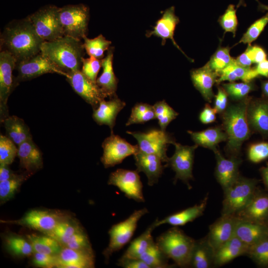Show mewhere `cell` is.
<instances>
[{
    "label": "cell",
    "mask_w": 268,
    "mask_h": 268,
    "mask_svg": "<svg viewBox=\"0 0 268 268\" xmlns=\"http://www.w3.org/2000/svg\"><path fill=\"white\" fill-rule=\"evenodd\" d=\"M27 17L8 23L0 34V51L9 53L16 63L41 52L44 42Z\"/></svg>",
    "instance_id": "1"
},
{
    "label": "cell",
    "mask_w": 268,
    "mask_h": 268,
    "mask_svg": "<svg viewBox=\"0 0 268 268\" xmlns=\"http://www.w3.org/2000/svg\"><path fill=\"white\" fill-rule=\"evenodd\" d=\"M84 51L81 40L67 36L45 41L41 49L43 55L67 74L81 70Z\"/></svg>",
    "instance_id": "2"
},
{
    "label": "cell",
    "mask_w": 268,
    "mask_h": 268,
    "mask_svg": "<svg viewBox=\"0 0 268 268\" xmlns=\"http://www.w3.org/2000/svg\"><path fill=\"white\" fill-rule=\"evenodd\" d=\"M249 102V99L246 98L242 102L230 105L223 115V126L227 135V148L234 156L250 135L247 115Z\"/></svg>",
    "instance_id": "3"
},
{
    "label": "cell",
    "mask_w": 268,
    "mask_h": 268,
    "mask_svg": "<svg viewBox=\"0 0 268 268\" xmlns=\"http://www.w3.org/2000/svg\"><path fill=\"white\" fill-rule=\"evenodd\" d=\"M196 240L187 235L177 226L168 229L156 240L161 252L175 265L181 268L190 267Z\"/></svg>",
    "instance_id": "4"
},
{
    "label": "cell",
    "mask_w": 268,
    "mask_h": 268,
    "mask_svg": "<svg viewBox=\"0 0 268 268\" xmlns=\"http://www.w3.org/2000/svg\"><path fill=\"white\" fill-rule=\"evenodd\" d=\"M258 181L239 176L224 191L221 215H235L250 202L257 191Z\"/></svg>",
    "instance_id": "5"
},
{
    "label": "cell",
    "mask_w": 268,
    "mask_h": 268,
    "mask_svg": "<svg viewBox=\"0 0 268 268\" xmlns=\"http://www.w3.org/2000/svg\"><path fill=\"white\" fill-rule=\"evenodd\" d=\"M59 9L55 5H46L27 16L44 42L53 41L64 36Z\"/></svg>",
    "instance_id": "6"
},
{
    "label": "cell",
    "mask_w": 268,
    "mask_h": 268,
    "mask_svg": "<svg viewBox=\"0 0 268 268\" xmlns=\"http://www.w3.org/2000/svg\"><path fill=\"white\" fill-rule=\"evenodd\" d=\"M64 36L82 40L86 36L90 17L88 6L83 3L59 7Z\"/></svg>",
    "instance_id": "7"
},
{
    "label": "cell",
    "mask_w": 268,
    "mask_h": 268,
    "mask_svg": "<svg viewBox=\"0 0 268 268\" xmlns=\"http://www.w3.org/2000/svg\"><path fill=\"white\" fill-rule=\"evenodd\" d=\"M137 141L139 152L155 154L163 162H168L166 151L168 145L175 142L174 138L166 131L152 129L145 132L127 131Z\"/></svg>",
    "instance_id": "8"
},
{
    "label": "cell",
    "mask_w": 268,
    "mask_h": 268,
    "mask_svg": "<svg viewBox=\"0 0 268 268\" xmlns=\"http://www.w3.org/2000/svg\"><path fill=\"white\" fill-rule=\"evenodd\" d=\"M148 213L146 208L134 210L125 220L114 225L109 231L110 241L103 255L108 259L113 253L119 251L131 240L139 219Z\"/></svg>",
    "instance_id": "9"
},
{
    "label": "cell",
    "mask_w": 268,
    "mask_h": 268,
    "mask_svg": "<svg viewBox=\"0 0 268 268\" xmlns=\"http://www.w3.org/2000/svg\"><path fill=\"white\" fill-rule=\"evenodd\" d=\"M17 76L15 82L17 85L20 82L31 80L48 73H56L66 77L68 74L56 66L41 52L27 59L16 63L15 68Z\"/></svg>",
    "instance_id": "10"
},
{
    "label": "cell",
    "mask_w": 268,
    "mask_h": 268,
    "mask_svg": "<svg viewBox=\"0 0 268 268\" xmlns=\"http://www.w3.org/2000/svg\"><path fill=\"white\" fill-rule=\"evenodd\" d=\"M16 60L9 53H0V122L9 116L7 100L10 94L17 86L12 71L15 68Z\"/></svg>",
    "instance_id": "11"
},
{
    "label": "cell",
    "mask_w": 268,
    "mask_h": 268,
    "mask_svg": "<svg viewBox=\"0 0 268 268\" xmlns=\"http://www.w3.org/2000/svg\"><path fill=\"white\" fill-rule=\"evenodd\" d=\"M103 154L101 161L105 168L113 167L122 162L127 157L138 152V145H133L118 135L111 133L102 144Z\"/></svg>",
    "instance_id": "12"
},
{
    "label": "cell",
    "mask_w": 268,
    "mask_h": 268,
    "mask_svg": "<svg viewBox=\"0 0 268 268\" xmlns=\"http://www.w3.org/2000/svg\"><path fill=\"white\" fill-rule=\"evenodd\" d=\"M173 144L175 146L174 154L169 158L165 166H170L175 172L174 183L180 180L190 188L189 181L193 179L194 153L198 145H183L176 142Z\"/></svg>",
    "instance_id": "13"
},
{
    "label": "cell",
    "mask_w": 268,
    "mask_h": 268,
    "mask_svg": "<svg viewBox=\"0 0 268 268\" xmlns=\"http://www.w3.org/2000/svg\"><path fill=\"white\" fill-rule=\"evenodd\" d=\"M138 172L118 169L111 173L108 184L117 187L125 196L139 202L145 201Z\"/></svg>",
    "instance_id": "14"
},
{
    "label": "cell",
    "mask_w": 268,
    "mask_h": 268,
    "mask_svg": "<svg viewBox=\"0 0 268 268\" xmlns=\"http://www.w3.org/2000/svg\"><path fill=\"white\" fill-rule=\"evenodd\" d=\"M66 79L73 90L93 110L102 100L108 97L97 83L85 76L81 70L68 73Z\"/></svg>",
    "instance_id": "15"
},
{
    "label": "cell",
    "mask_w": 268,
    "mask_h": 268,
    "mask_svg": "<svg viewBox=\"0 0 268 268\" xmlns=\"http://www.w3.org/2000/svg\"><path fill=\"white\" fill-rule=\"evenodd\" d=\"M66 219L62 213L55 211L32 210L21 219L10 221L36 230L45 234L52 230L62 221Z\"/></svg>",
    "instance_id": "16"
},
{
    "label": "cell",
    "mask_w": 268,
    "mask_h": 268,
    "mask_svg": "<svg viewBox=\"0 0 268 268\" xmlns=\"http://www.w3.org/2000/svg\"><path fill=\"white\" fill-rule=\"evenodd\" d=\"M238 220L235 215H221L209 226L206 237L214 252L235 235Z\"/></svg>",
    "instance_id": "17"
},
{
    "label": "cell",
    "mask_w": 268,
    "mask_h": 268,
    "mask_svg": "<svg viewBox=\"0 0 268 268\" xmlns=\"http://www.w3.org/2000/svg\"><path fill=\"white\" fill-rule=\"evenodd\" d=\"M213 152L216 160L215 175L224 191L232 185L240 176L239 167L241 160L236 156L226 159L217 148Z\"/></svg>",
    "instance_id": "18"
},
{
    "label": "cell",
    "mask_w": 268,
    "mask_h": 268,
    "mask_svg": "<svg viewBox=\"0 0 268 268\" xmlns=\"http://www.w3.org/2000/svg\"><path fill=\"white\" fill-rule=\"evenodd\" d=\"M235 216L240 219L268 225V193L257 190L248 204Z\"/></svg>",
    "instance_id": "19"
},
{
    "label": "cell",
    "mask_w": 268,
    "mask_h": 268,
    "mask_svg": "<svg viewBox=\"0 0 268 268\" xmlns=\"http://www.w3.org/2000/svg\"><path fill=\"white\" fill-rule=\"evenodd\" d=\"M57 268H91L94 267L92 250H76L65 246L57 255Z\"/></svg>",
    "instance_id": "20"
},
{
    "label": "cell",
    "mask_w": 268,
    "mask_h": 268,
    "mask_svg": "<svg viewBox=\"0 0 268 268\" xmlns=\"http://www.w3.org/2000/svg\"><path fill=\"white\" fill-rule=\"evenodd\" d=\"M136 170L143 172L148 180L147 184L152 186L158 183L165 165L160 158L155 154L144 153L138 151L134 155Z\"/></svg>",
    "instance_id": "21"
},
{
    "label": "cell",
    "mask_w": 268,
    "mask_h": 268,
    "mask_svg": "<svg viewBox=\"0 0 268 268\" xmlns=\"http://www.w3.org/2000/svg\"><path fill=\"white\" fill-rule=\"evenodd\" d=\"M125 106V102L117 95L111 98L108 101L104 99L93 110V119L99 125L108 126L111 133H113V129L115 125L116 117Z\"/></svg>",
    "instance_id": "22"
},
{
    "label": "cell",
    "mask_w": 268,
    "mask_h": 268,
    "mask_svg": "<svg viewBox=\"0 0 268 268\" xmlns=\"http://www.w3.org/2000/svg\"><path fill=\"white\" fill-rule=\"evenodd\" d=\"M17 156L21 167L31 175L43 167L42 154L39 148L29 138L18 145Z\"/></svg>",
    "instance_id": "23"
},
{
    "label": "cell",
    "mask_w": 268,
    "mask_h": 268,
    "mask_svg": "<svg viewBox=\"0 0 268 268\" xmlns=\"http://www.w3.org/2000/svg\"><path fill=\"white\" fill-rule=\"evenodd\" d=\"M179 22V19L175 14V7L172 6L164 11L162 17L156 21L153 30L148 33L147 35L148 37L154 35L159 37L162 39V43H164L167 39H171L174 46L191 60L179 47L174 38L175 29Z\"/></svg>",
    "instance_id": "24"
},
{
    "label": "cell",
    "mask_w": 268,
    "mask_h": 268,
    "mask_svg": "<svg viewBox=\"0 0 268 268\" xmlns=\"http://www.w3.org/2000/svg\"><path fill=\"white\" fill-rule=\"evenodd\" d=\"M218 77V73L207 64L191 71V78L194 86L208 102L211 101L214 96L212 87L217 82Z\"/></svg>",
    "instance_id": "25"
},
{
    "label": "cell",
    "mask_w": 268,
    "mask_h": 268,
    "mask_svg": "<svg viewBox=\"0 0 268 268\" xmlns=\"http://www.w3.org/2000/svg\"><path fill=\"white\" fill-rule=\"evenodd\" d=\"M235 236L250 247L268 237V225L238 218Z\"/></svg>",
    "instance_id": "26"
},
{
    "label": "cell",
    "mask_w": 268,
    "mask_h": 268,
    "mask_svg": "<svg viewBox=\"0 0 268 268\" xmlns=\"http://www.w3.org/2000/svg\"><path fill=\"white\" fill-rule=\"evenodd\" d=\"M247 115L249 124L253 128L268 135V100L259 99L249 102Z\"/></svg>",
    "instance_id": "27"
},
{
    "label": "cell",
    "mask_w": 268,
    "mask_h": 268,
    "mask_svg": "<svg viewBox=\"0 0 268 268\" xmlns=\"http://www.w3.org/2000/svg\"><path fill=\"white\" fill-rule=\"evenodd\" d=\"M249 248L248 245L235 235L215 251L214 266L220 267L238 257L247 255Z\"/></svg>",
    "instance_id": "28"
},
{
    "label": "cell",
    "mask_w": 268,
    "mask_h": 268,
    "mask_svg": "<svg viewBox=\"0 0 268 268\" xmlns=\"http://www.w3.org/2000/svg\"><path fill=\"white\" fill-rule=\"evenodd\" d=\"M207 200L208 195L199 204L170 215L162 220L156 219L157 227L163 224H169L173 226H182L194 221L203 214L207 205Z\"/></svg>",
    "instance_id": "29"
},
{
    "label": "cell",
    "mask_w": 268,
    "mask_h": 268,
    "mask_svg": "<svg viewBox=\"0 0 268 268\" xmlns=\"http://www.w3.org/2000/svg\"><path fill=\"white\" fill-rule=\"evenodd\" d=\"M113 50L110 49L106 57L102 59L103 72L96 80L97 84L107 96L110 98L116 96V91L118 82L113 70Z\"/></svg>",
    "instance_id": "30"
},
{
    "label": "cell",
    "mask_w": 268,
    "mask_h": 268,
    "mask_svg": "<svg viewBox=\"0 0 268 268\" xmlns=\"http://www.w3.org/2000/svg\"><path fill=\"white\" fill-rule=\"evenodd\" d=\"M214 250L206 237L196 240L192 253L190 267L210 268L214 266Z\"/></svg>",
    "instance_id": "31"
},
{
    "label": "cell",
    "mask_w": 268,
    "mask_h": 268,
    "mask_svg": "<svg viewBox=\"0 0 268 268\" xmlns=\"http://www.w3.org/2000/svg\"><path fill=\"white\" fill-rule=\"evenodd\" d=\"M188 133L196 144L213 151L218 143L227 140V134L219 127L210 128L200 132L188 131Z\"/></svg>",
    "instance_id": "32"
},
{
    "label": "cell",
    "mask_w": 268,
    "mask_h": 268,
    "mask_svg": "<svg viewBox=\"0 0 268 268\" xmlns=\"http://www.w3.org/2000/svg\"><path fill=\"white\" fill-rule=\"evenodd\" d=\"M2 123L6 136L15 144L18 145L32 138L29 127L21 118L16 116H9Z\"/></svg>",
    "instance_id": "33"
},
{
    "label": "cell",
    "mask_w": 268,
    "mask_h": 268,
    "mask_svg": "<svg viewBox=\"0 0 268 268\" xmlns=\"http://www.w3.org/2000/svg\"><path fill=\"white\" fill-rule=\"evenodd\" d=\"M217 73V83L224 81L234 82L237 80L249 82L259 76L255 67L241 66L236 63L235 60L234 63Z\"/></svg>",
    "instance_id": "34"
},
{
    "label": "cell",
    "mask_w": 268,
    "mask_h": 268,
    "mask_svg": "<svg viewBox=\"0 0 268 268\" xmlns=\"http://www.w3.org/2000/svg\"><path fill=\"white\" fill-rule=\"evenodd\" d=\"M157 227L156 220L138 237L133 241L122 258L139 259L154 241L152 232Z\"/></svg>",
    "instance_id": "35"
},
{
    "label": "cell",
    "mask_w": 268,
    "mask_h": 268,
    "mask_svg": "<svg viewBox=\"0 0 268 268\" xmlns=\"http://www.w3.org/2000/svg\"><path fill=\"white\" fill-rule=\"evenodd\" d=\"M27 239L31 244L34 252L57 255L63 248L58 241L48 235H28Z\"/></svg>",
    "instance_id": "36"
},
{
    "label": "cell",
    "mask_w": 268,
    "mask_h": 268,
    "mask_svg": "<svg viewBox=\"0 0 268 268\" xmlns=\"http://www.w3.org/2000/svg\"><path fill=\"white\" fill-rule=\"evenodd\" d=\"M149 268H169L173 265L168 263V260L157 246L155 242L140 257Z\"/></svg>",
    "instance_id": "37"
},
{
    "label": "cell",
    "mask_w": 268,
    "mask_h": 268,
    "mask_svg": "<svg viewBox=\"0 0 268 268\" xmlns=\"http://www.w3.org/2000/svg\"><path fill=\"white\" fill-rule=\"evenodd\" d=\"M83 40V47L88 55L99 60L104 58L105 51L109 50L111 44V42L107 40L102 34L93 39H89L85 36Z\"/></svg>",
    "instance_id": "38"
},
{
    "label": "cell",
    "mask_w": 268,
    "mask_h": 268,
    "mask_svg": "<svg viewBox=\"0 0 268 268\" xmlns=\"http://www.w3.org/2000/svg\"><path fill=\"white\" fill-rule=\"evenodd\" d=\"M81 229L77 225L66 219L59 222L51 231L46 234L65 246L71 236Z\"/></svg>",
    "instance_id": "39"
},
{
    "label": "cell",
    "mask_w": 268,
    "mask_h": 268,
    "mask_svg": "<svg viewBox=\"0 0 268 268\" xmlns=\"http://www.w3.org/2000/svg\"><path fill=\"white\" fill-rule=\"evenodd\" d=\"M30 176L25 174H17L16 176L7 180L0 182V201L2 203L13 197L23 182Z\"/></svg>",
    "instance_id": "40"
},
{
    "label": "cell",
    "mask_w": 268,
    "mask_h": 268,
    "mask_svg": "<svg viewBox=\"0 0 268 268\" xmlns=\"http://www.w3.org/2000/svg\"><path fill=\"white\" fill-rule=\"evenodd\" d=\"M155 118L153 106L146 103H139L133 107L131 116L126 126H128L134 124H143Z\"/></svg>",
    "instance_id": "41"
},
{
    "label": "cell",
    "mask_w": 268,
    "mask_h": 268,
    "mask_svg": "<svg viewBox=\"0 0 268 268\" xmlns=\"http://www.w3.org/2000/svg\"><path fill=\"white\" fill-rule=\"evenodd\" d=\"M5 242L8 250L15 256L27 257L34 253L32 246L28 239L12 235L6 238Z\"/></svg>",
    "instance_id": "42"
},
{
    "label": "cell",
    "mask_w": 268,
    "mask_h": 268,
    "mask_svg": "<svg viewBox=\"0 0 268 268\" xmlns=\"http://www.w3.org/2000/svg\"><path fill=\"white\" fill-rule=\"evenodd\" d=\"M230 50L229 47L219 46L207 64L216 72L223 69L235 62V59L230 55Z\"/></svg>",
    "instance_id": "43"
},
{
    "label": "cell",
    "mask_w": 268,
    "mask_h": 268,
    "mask_svg": "<svg viewBox=\"0 0 268 268\" xmlns=\"http://www.w3.org/2000/svg\"><path fill=\"white\" fill-rule=\"evenodd\" d=\"M153 106L160 129L165 131L169 124L178 115L165 100L157 102Z\"/></svg>",
    "instance_id": "44"
},
{
    "label": "cell",
    "mask_w": 268,
    "mask_h": 268,
    "mask_svg": "<svg viewBox=\"0 0 268 268\" xmlns=\"http://www.w3.org/2000/svg\"><path fill=\"white\" fill-rule=\"evenodd\" d=\"M223 88L232 99L240 100L246 98L250 92L255 89V85L252 81L241 82L234 81L224 83Z\"/></svg>",
    "instance_id": "45"
},
{
    "label": "cell",
    "mask_w": 268,
    "mask_h": 268,
    "mask_svg": "<svg viewBox=\"0 0 268 268\" xmlns=\"http://www.w3.org/2000/svg\"><path fill=\"white\" fill-rule=\"evenodd\" d=\"M247 255L259 266L268 267V237L250 247Z\"/></svg>",
    "instance_id": "46"
},
{
    "label": "cell",
    "mask_w": 268,
    "mask_h": 268,
    "mask_svg": "<svg viewBox=\"0 0 268 268\" xmlns=\"http://www.w3.org/2000/svg\"><path fill=\"white\" fill-rule=\"evenodd\" d=\"M18 148L7 136L0 135V164L9 165L17 156Z\"/></svg>",
    "instance_id": "47"
},
{
    "label": "cell",
    "mask_w": 268,
    "mask_h": 268,
    "mask_svg": "<svg viewBox=\"0 0 268 268\" xmlns=\"http://www.w3.org/2000/svg\"><path fill=\"white\" fill-rule=\"evenodd\" d=\"M218 22L224 30V33L231 32L235 37L238 25L235 5H229L225 12L219 17Z\"/></svg>",
    "instance_id": "48"
},
{
    "label": "cell",
    "mask_w": 268,
    "mask_h": 268,
    "mask_svg": "<svg viewBox=\"0 0 268 268\" xmlns=\"http://www.w3.org/2000/svg\"><path fill=\"white\" fill-rule=\"evenodd\" d=\"M268 23V12L250 26L237 44H250L258 38Z\"/></svg>",
    "instance_id": "49"
},
{
    "label": "cell",
    "mask_w": 268,
    "mask_h": 268,
    "mask_svg": "<svg viewBox=\"0 0 268 268\" xmlns=\"http://www.w3.org/2000/svg\"><path fill=\"white\" fill-rule=\"evenodd\" d=\"M102 67V60L94 57L83 58L82 60L81 71L88 78L96 83L98 73Z\"/></svg>",
    "instance_id": "50"
},
{
    "label": "cell",
    "mask_w": 268,
    "mask_h": 268,
    "mask_svg": "<svg viewBox=\"0 0 268 268\" xmlns=\"http://www.w3.org/2000/svg\"><path fill=\"white\" fill-rule=\"evenodd\" d=\"M65 246L76 250H92L89 239L81 229L71 236Z\"/></svg>",
    "instance_id": "51"
},
{
    "label": "cell",
    "mask_w": 268,
    "mask_h": 268,
    "mask_svg": "<svg viewBox=\"0 0 268 268\" xmlns=\"http://www.w3.org/2000/svg\"><path fill=\"white\" fill-rule=\"evenodd\" d=\"M248 156L253 163H259L268 158V143L262 142L252 144L248 150Z\"/></svg>",
    "instance_id": "52"
},
{
    "label": "cell",
    "mask_w": 268,
    "mask_h": 268,
    "mask_svg": "<svg viewBox=\"0 0 268 268\" xmlns=\"http://www.w3.org/2000/svg\"><path fill=\"white\" fill-rule=\"evenodd\" d=\"M32 262L35 266L38 267L45 268H57V255L34 252Z\"/></svg>",
    "instance_id": "53"
},
{
    "label": "cell",
    "mask_w": 268,
    "mask_h": 268,
    "mask_svg": "<svg viewBox=\"0 0 268 268\" xmlns=\"http://www.w3.org/2000/svg\"><path fill=\"white\" fill-rule=\"evenodd\" d=\"M245 52L253 64H258L267 59V53L265 50L257 45H248Z\"/></svg>",
    "instance_id": "54"
},
{
    "label": "cell",
    "mask_w": 268,
    "mask_h": 268,
    "mask_svg": "<svg viewBox=\"0 0 268 268\" xmlns=\"http://www.w3.org/2000/svg\"><path fill=\"white\" fill-rule=\"evenodd\" d=\"M228 94L222 87H218V92L215 96L214 108L216 113H221L227 108Z\"/></svg>",
    "instance_id": "55"
},
{
    "label": "cell",
    "mask_w": 268,
    "mask_h": 268,
    "mask_svg": "<svg viewBox=\"0 0 268 268\" xmlns=\"http://www.w3.org/2000/svg\"><path fill=\"white\" fill-rule=\"evenodd\" d=\"M118 265L124 268H149V267L140 259L121 258L118 261Z\"/></svg>",
    "instance_id": "56"
},
{
    "label": "cell",
    "mask_w": 268,
    "mask_h": 268,
    "mask_svg": "<svg viewBox=\"0 0 268 268\" xmlns=\"http://www.w3.org/2000/svg\"><path fill=\"white\" fill-rule=\"evenodd\" d=\"M216 112L214 108L206 104L200 115V120L203 124H207L215 121Z\"/></svg>",
    "instance_id": "57"
},
{
    "label": "cell",
    "mask_w": 268,
    "mask_h": 268,
    "mask_svg": "<svg viewBox=\"0 0 268 268\" xmlns=\"http://www.w3.org/2000/svg\"><path fill=\"white\" fill-rule=\"evenodd\" d=\"M6 164H0V182L7 180L17 175Z\"/></svg>",
    "instance_id": "58"
},
{
    "label": "cell",
    "mask_w": 268,
    "mask_h": 268,
    "mask_svg": "<svg viewBox=\"0 0 268 268\" xmlns=\"http://www.w3.org/2000/svg\"><path fill=\"white\" fill-rule=\"evenodd\" d=\"M255 70L259 75L268 77V60H265L258 64L255 67Z\"/></svg>",
    "instance_id": "59"
},
{
    "label": "cell",
    "mask_w": 268,
    "mask_h": 268,
    "mask_svg": "<svg viewBox=\"0 0 268 268\" xmlns=\"http://www.w3.org/2000/svg\"><path fill=\"white\" fill-rule=\"evenodd\" d=\"M235 60L236 64L244 67H249L253 64L245 51L235 59Z\"/></svg>",
    "instance_id": "60"
},
{
    "label": "cell",
    "mask_w": 268,
    "mask_h": 268,
    "mask_svg": "<svg viewBox=\"0 0 268 268\" xmlns=\"http://www.w3.org/2000/svg\"><path fill=\"white\" fill-rule=\"evenodd\" d=\"M261 175L265 185L268 188V164L260 169Z\"/></svg>",
    "instance_id": "61"
},
{
    "label": "cell",
    "mask_w": 268,
    "mask_h": 268,
    "mask_svg": "<svg viewBox=\"0 0 268 268\" xmlns=\"http://www.w3.org/2000/svg\"><path fill=\"white\" fill-rule=\"evenodd\" d=\"M262 90L264 95L268 96V80L262 82Z\"/></svg>",
    "instance_id": "62"
},
{
    "label": "cell",
    "mask_w": 268,
    "mask_h": 268,
    "mask_svg": "<svg viewBox=\"0 0 268 268\" xmlns=\"http://www.w3.org/2000/svg\"><path fill=\"white\" fill-rule=\"evenodd\" d=\"M259 3L258 7L259 9L262 10H267L268 11V5H265L259 1L258 0H256Z\"/></svg>",
    "instance_id": "63"
},
{
    "label": "cell",
    "mask_w": 268,
    "mask_h": 268,
    "mask_svg": "<svg viewBox=\"0 0 268 268\" xmlns=\"http://www.w3.org/2000/svg\"><path fill=\"white\" fill-rule=\"evenodd\" d=\"M241 5L245 6L246 4L243 0H239V3L237 4V8L239 7Z\"/></svg>",
    "instance_id": "64"
}]
</instances>
